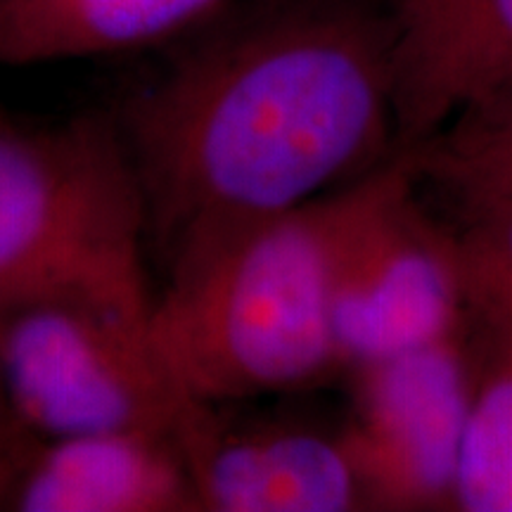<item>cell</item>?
Here are the masks:
<instances>
[{
	"instance_id": "cell-10",
	"label": "cell",
	"mask_w": 512,
	"mask_h": 512,
	"mask_svg": "<svg viewBox=\"0 0 512 512\" xmlns=\"http://www.w3.org/2000/svg\"><path fill=\"white\" fill-rule=\"evenodd\" d=\"M238 0H0V69L178 43Z\"/></svg>"
},
{
	"instance_id": "cell-1",
	"label": "cell",
	"mask_w": 512,
	"mask_h": 512,
	"mask_svg": "<svg viewBox=\"0 0 512 512\" xmlns=\"http://www.w3.org/2000/svg\"><path fill=\"white\" fill-rule=\"evenodd\" d=\"M181 43L114 114L164 273L368 174L396 138L392 8L238 0Z\"/></svg>"
},
{
	"instance_id": "cell-2",
	"label": "cell",
	"mask_w": 512,
	"mask_h": 512,
	"mask_svg": "<svg viewBox=\"0 0 512 512\" xmlns=\"http://www.w3.org/2000/svg\"><path fill=\"white\" fill-rule=\"evenodd\" d=\"M354 183L268 216L166 271L152 335L197 401L320 387L344 373L335 275Z\"/></svg>"
},
{
	"instance_id": "cell-16",
	"label": "cell",
	"mask_w": 512,
	"mask_h": 512,
	"mask_svg": "<svg viewBox=\"0 0 512 512\" xmlns=\"http://www.w3.org/2000/svg\"><path fill=\"white\" fill-rule=\"evenodd\" d=\"M401 3H408V0H392V5H401Z\"/></svg>"
},
{
	"instance_id": "cell-15",
	"label": "cell",
	"mask_w": 512,
	"mask_h": 512,
	"mask_svg": "<svg viewBox=\"0 0 512 512\" xmlns=\"http://www.w3.org/2000/svg\"><path fill=\"white\" fill-rule=\"evenodd\" d=\"M15 427H19V422L12 418L8 401H5V392H3V377H0V437L15 430Z\"/></svg>"
},
{
	"instance_id": "cell-5",
	"label": "cell",
	"mask_w": 512,
	"mask_h": 512,
	"mask_svg": "<svg viewBox=\"0 0 512 512\" xmlns=\"http://www.w3.org/2000/svg\"><path fill=\"white\" fill-rule=\"evenodd\" d=\"M408 157L354 183L335 275V337L344 373L470 328L472 297L458 235L415 197Z\"/></svg>"
},
{
	"instance_id": "cell-7",
	"label": "cell",
	"mask_w": 512,
	"mask_h": 512,
	"mask_svg": "<svg viewBox=\"0 0 512 512\" xmlns=\"http://www.w3.org/2000/svg\"><path fill=\"white\" fill-rule=\"evenodd\" d=\"M176 439L200 510H375L342 430L240 418L223 403L195 401Z\"/></svg>"
},
{
	"instance_id": "cell-3",
	"label": "cell",
	"mask_w": 512,
	"mask_h": 512,
	"mask_svg": "<svg viewBox=\"0 0 512 512\" xmlns=\"http://www.w3.org/2000/svg\"><path fill=\"white\" fill-rule=\"evenodd\" d=\"M147 219L117 119H0V313L62 297L152 302Z\"/></svg>"
},
{
	"instance_id": "cell-12",
	"label": "cell",
	"mask_w": 512,
	"mask_h": 512,
	"mask_svg": "<svg viewBox=\"0 0 512 512\" xmlns=\"http://www.w3.org/2000/svg\"><path fill=\"white\" fill-rule=\"evenodd\" d=\"M456 235L472 306L512 320V202L465 207Z\"/></svg>"
},
{
	"instance_id": "cell-13",
	"label": "cell",
	"mask_w": 512,
	"mask_h": 512,
	"mask_svg": "<svg viewBox=\"0 0 512 512\" xmlns=\"http://www.w3.org/2000/svg\"><path fill=\"white\" fill-rule=\"evenodd\" d=\"M418 176L439 181L460 207L512 202V143L444 150L418 145L401 150Z\"/></svg>"
},
{
	"instance_id": "cell-9",
	"label": "cell",
	"mask_w": 512,
	"mask_h": 512,
	"mask_svg": "<svg viewBox=\"0 0 512 512\" xmlns=\"http://www.w3.org/2000/svg\"><path fill=\"white\" fill-rule=\"evenodd\" d=\"M399 150H411L467 102L512 76V0L392 5Z\"/></svg>"
},
{
	"instance_id": "cell-6",
	"label": "cell",
	"mask_w": 512,
	"mask_h": 512,
	"mask_svg": "<svg viewBox=\"0 0 512 512\" xmlns=\"http://www.w3.org/2000/svg\"><path fill=\"white\" fill-rule=\"evenodd\" d=\"M347 375L351 415L342 434L375 508H453L477 377L475 316L458 335Z\"/></svg>"
},
{
	"instance_id": "cell-8",
	"label": "cell",
	"mask_w": 512,
	"mask_h": 512,
	"mask_svg": "<svg viewBox=\"0 0 512 512\" xmlns=\"http://www.w3.org/2000/svg\"><path fill=\"white\" fill-rule=\"evenodd\" d=\"M12 512H195V486L178 439L95 432L17 448L3 508Z\"/></svg>"
},
{
	"instance_id": "cell-11",
	"label": "cell",
	"mask_w": 512,
	"mask_h": 512,
	"mask_svg": "<svg viewBox=\"0 0 512 512\" xmlns=\"http://www.w3.org/2000/svg\"><path fill=\"white\" fill-rule=\"evenodd\" d=\"M472 309L477 377L453 508L512 512V320Z\"/></svg>"
},
{
	"instance_id": "cell-4",
	"label": "cell",
	"mask_w": 512,
	"mask_h": 512,
	"mask_svg": "<svg viewBox=\"0 0 512 512\" xmlns=\"http://www.w3.org/2000/svg\"><path fill=\"white\" fill-rule=\"evenodd\" d=\"M152 302L62 297L0 313L12 418L43 439L128 430L176 437L197 399L159 354Z\"/></svg>"
},
{
	"instance_id": "cell-14",
	"label": "cell",
	"mask_w": 512,
	"mask_h": 512,
	"mask_svg": "<svg viewBox=\"0 0 512 512\" xmlns=\"http://www.w3.org/2000/svg\"><path fill=\"white\" fill-rule=\"evenodd\" d=\"M512 143V76L467 102L437 133L420 145L467 150V147ZM418 147V145H415Z\"/></svg>"
}]
</instances>
